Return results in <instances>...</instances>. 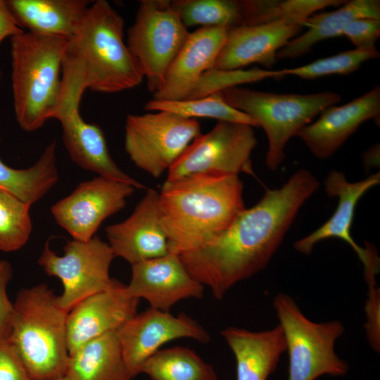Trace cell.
Returning a JSON list of instances; mask_svg holds the SVG:
<instances>
[{
    "label": "cell",
    "instance_id": "obj_34",
    "mask_svg": "<svg viewBox=\"0 0 380 380\" xmlns=\"http://www.w3.org/2000/svg\"><path fill=\"white\" fill-rule=\"evenodd\" d=\"M341 36L346 37L355 48L374 46L380 36V20L357 18L349 22L343 29Z\"/></svg>",
    "mask_w": 380,
    "mask_h": 380
},
{
    "label": "cell",
    "instance_id": "obj_29",
    "mask_svg": "<svg viewBox=\"0 0 380 380\" xmlns=\"http://www.w3.org/2000/svg\"><path fill=\"white\" fill-rule=\"evenodd\" d=\"M144 108L146 110L170 112L189 119L208 118L259 127L247 114L227 104L220 91L201 98L179 101L152 99L144 104Z\"/></svg>",
    "mask_w": 380,
    "mask_h": 380
},
{
    "label": "cell",
    "instance_id": "obj_39",
    "mask_svg": "<svg viewBox=\"0 0 380 380\" xmlns=\"http://www.w3.org/2000/svg\"><path fill=\"white\" fill-rule=\"evenodd\" d=\"M52 380H68V379L65 376L58 378V379H52Z\"/></svg>",
    "mask_w": 380,
    "mask_h": 380
},
{
    "label": "cell",
    "instance_id": "obj_24",
    "mask_svg": "<svg viewBox=\"0 0 380 380\" xmlns=\"http://www.w3.org/2000/svg\"><path fill=\"white\" fill-rule=\"evenodd\" d=\"M357 18L380 20V1H347L334 11L312 15L303 25L307 31L281 48L277 53V60L296 58L309 53L319 42L341 36L344 27Z\"/></svg>",
    "mask_w": 380,
    "mask_h": 380
},
{
    "label": "cell",
    "instance_id": "obj_22",
    "mask_svg": "<svg viewBox=\"0 0 380 380\" xmlns=\"http://www.w3.org/2000/svg\"><path fill=\"white\" fill-rule=\"evenodd\" d=\"M221 335L234 355L236 380H267L286 350L279 324L260 331L228 327Z\"/></svg>",
    "mask_w": 380,
    "mask_h": 380
},
{
    "label": "cell",
    "instance_id": "obj_5",
    "mask_svg": "<svg viewBox=\"0 0 380 380\" xmlns=\"http://www.w3.org/2000/svg\"><path fill=\"white\" fill-rule=\"evenodd\" d=\"M68 40L27 31L11 37L15 116L26 132L53 118L62 91V65Z\"/></svg>",
    "mask_w": 380,
    "mask_h": 380
},
{
    "label": "cell",
    "instance_id": "obj_4",
    "mask_svg": "<svg viewBox=\"0 0 380 380\" xmlns=\"http://www.w3.org/2000/svg\"><path fill=\"white\" fill-rule=\"evenodd\" d=\"M68 314L46 284L18 291L6 338L32 380L65 376L69 359Z\"/></svg>",
    "mask_w": 380,
    "mask_h": 380
},
{
    "label": "cell",
    "instance_id": "obj_32",
    "mask_svg": "<svg viewBox=\"0 0 380 380\" xmlns=\"http://www.w3.org/2000/svg\"><path fill=\"white\" fill-rule=\"evenodd\" d=\"M380 53L376 46L355 48L336 55L317 59L310 63L293 68L283 69L286 75L312 80L331 75H348L357 70L367 61L378 58Z\"/></svg>",
    "mask_w": 380,
    "mask_h": 380
},
{
    "label": "cell",
    "instance_id": "obj_3",
    "mask_svg": "<svg viewBox=\"0 0 380 380\" xmlns=\"http://www.w3.org/2000/svg\"><path fill=\"white\" fill-rule=\"evenodd\" d=\"M63 63L80 74L87 89L117 93L139 85L144 76L124 42V20L106 0L91 3L68 41Z\"/></svg>",
    "mask_w": 380,
    "mask_h": 380
},
{
    "label": "cell",
    "instance_id": "obj_26",
    "mask_svg": "<svg viewBox=\"0 0 380 380\" xmlns=\"http://www.w3.org/2000/svg\"><path fill=\"white\" fill-rule=\"evenodd\" d=\"M58 180L56 141L26 169L12 168L0 159V187L31 205L43 198Z\"/></svg>",
    "mask_w": 380,
    "mask_h": 380
},
{
    "label": "cell",
    "instance_id": "obj_40",
    "mask_svg": "<svg viewBox=\"0 0 380 380\" xmlns=\"http://www.w3.org/2000/svg\"><path fill=\"white\" fill-rule=\"evenodd\" d=\"M1 70H0V82H1Z\"/></svg>",
    "mask_w": 380,
    "mask_h": 380
},
{
    "label": "cell",
    "instance_id": "obj_10",
    "mask_svg": "<svg viewBox=\"0 0 380 380\" xmlns=\"http://www.w3.org/2000/svg\"><path fill=\"white\" fill-rule=\"evenodd\" d=\"M87 89L80 75L62 67V91L53 118L61 124L64 145L72 160L79 167L100 177L141 189L146 186L124 172L111 158L103 132L94 123L83 120L80 104Z\"/></svg>",
    "mask_w": 380,
    "mask_h": 380
},
{
    "label": "cell",
    "instance_id": "obj_11",
    "mask_svg": "<svg viewBox=\"0 0 380 380\" xmlns=\"http://www.w3.org/2000/svg\"><path fill=\"white\" fill-rule=\"evenodd\" d=\"M63 251V255H58L47 241L38 264L49 276L61 279L63 291L58 302L69 312L84 299L111 285L109 269L115 256L109 244L96 236L87 241H67Z\"/></svg>",
    "mask_w": 380,
    "mask_h": 380
},
{
    "label": "cell",
    "instance_id": "obj_33",
    "mask_svg": "<svg viewBox=\"0 0 380 380\" xmlns=\"http://www.w3.org/2000/svg\"><path fill=\"white\" fill-rule=\"evenodd\" d=\"M286 76L282 70H267L253 68L243 70H209L204 72L187 99L201 98L244 83L255 82L267 78Z\"/></svg>",
    "mask_w": 380,
    "mask_h": 380
},
{
    "label": "cell",
    "instance_id": "obj_37",
    "mask_svg": "<svg viewBox=\"0 0 380 380\" xmlns=\"http://www.w3.org/2000/svg\"><path fill=\"white\" fill-rule=\"evenodd\" d=\"M13 269L11 263L0 260V338H6L13 314V303L7 293V286L12 278Z\"/></svg>",
    "mask_w": 380,
    "mask_h": 380
},
{
    "label": "cell",
    "instance_id": "obj_14",
    "mask_svg": "<svg viewBox=\"0 0 380 380\" xmlns=\"http://www.w3.org/2000/svg\"><path fill=\"white\" fill-rule=\"evenodd\" d=\"M135 188L98 176L80 183L51 208L56 222L75 240L87 241L104 220L122 210Z\"/></svg>",
    "mask_w": 380,
    "mask_h": 380
},
{
    "label": "cell",
    "instance_id": "obj_19",
    "mask_svg": "<svg viewBox=\"0 0 380 380\" xmlns=\"http://www.w3.org/2000/svg\"><path fill=\"white\" fill-rule=\"evenodd\" d=\"M380 121V87L342 106H331L324 110L313 123L297 133L310 151L317 158L331 156L364 122Z\"/></svg>",
    "mask_w": 380,
    "mask_h": 380
},
{
    "label": "cell",
    "instance_id": "obj_17",
    "mask_svg": "<svg viewBox=\"0 0 380 380\" xmlns=\"http://www.w3.org/2000/svg\"><path fill=\"white\" fill-rule=\"evenodd\" d=\"M131 265L127 289L151 308L170 312L182 300L203 297L204 286L189 274L178 254L170 252Z\"/></svg>",
    "mask_w": 380,
    "mask_h": 380
},
{
    "label": "cell",
    "instance_id": "obj_6",
    "mask_svg": "<svg viewBox=\"0 0 380 380\" xmlns=\"http://www.w3.org/2000/svg\"><path fill=\"white\" fill-rule=\"evenodd\" d=\"M220 93L227 104L247 114L264 129L268 140L265 164L272 170L283 162L289 139L316 115L341 100L338 94L329 91L277 94L234 86Z\"/></svg>",
    "mask_w": 380,
    "mask_h": 380
},
{
    "label": "cell",
    "instance_id": "obj_25",
    "mask_svg": "<svg viewBox=\"0 0 380 380\" xmlns=\"http://www.w3.org/2000/svg\"><path fill=\"white\" fill-rule=\"evenodd\" d=\"M68 380H131L116 331L91 340L69 355Z\"/></svg>",
    "mask_w": 380,
    "mask_h": 380
},
{
    "label": "cell",
    "instance_id": "obj_38",
    "mask_svg": "<svg viewBox=\"0 0 380 380\" xmlns=\"http://www.w3.org/2000/svg\"><path fill=\"white\" fill-rule=\"evenodd\" d=\"M23 32L9 10L6 1L0 0V44L6 38Z\"/></svg>",
    "mask_w": 380,
    "mask_h": 380
},
{
    "label": "cell",
    "instance_id": "obj_9",
    "mask_svg": "<svg viewBox=\"0 0 380 380\" xmlns=\"http://www.w3.org/2000/svg\"><path fill=\"white\" fill-rule=\"evenodd\" d=\"M201 134L195 119L172 113L129 114L125 120V148L137 167L158 178Z\"/></svg>",
    "mask_w": 380,
    "mask_h": 380
},
{
    "label": "cell",
    "instance_id": "obj_1",
    "mask_svg": "<svg viewBox=\"0 0 380 380\" xmlns=\"http://www.w3.org/2000/svg\"><path fill=\"white\" fill-rule=\"evenodd\" d=\"M319 186L311 172L300 170L280 188L267 189L213 241L179 255L184 267L216 299H222L235 284L265 268L299 209Z\"/></svg>",
    "mask_w": 380,
    "mask_h": 380
},
{
    "label": "cell",
    "instance_id": "obj_31",
    "mask_svg": "<svg viewBox=\"0 0 380 380\" xmlns=\"http://www.w3.org/2000/svg\"><path fill=\"white\" fill-rule=\"evenodd\" d=\"M30 206L0 187V251H15L27 242L32 229Z\"/></svg>",
    "mask_w": 380,
    "mask_h": 380
},
{
    "label": "cell",
    "instance_id": "obj_23",
    "mask_svg": "<svg viewBox=\"0 0 380 380\" xmlns=\"http://www.w3.org/2000/svg\"><path fill=\"white\" fill-rule=\"evenodd\" d=\"M18 25L27 32L69 40L91 4L87 0H6Z\"/></svg>",
    "mask_w": 380,
    "mask_h": 380
},
{
    "label": "cell",
    "instance_id": "obj_8",
    "mask_svg": "<svg viewBox=\"0 0 380 380\" xmlns=\"http://www.w3.org/2000/svg\"><path fill=\"white\" fill-rule=\"evenodd\" d=\"M189 33L170 1H139L134 22L127 30V46L138 62L151 93L163 84L169 67Z\"/></svg>",
    "mask_w": 380,
    "mask_h": 380
},
{
    "label": "cell",
    "instance_id": "obj_13",
    "mask_svg": "<svg viewBox=\"0 0 380 380\" xmlns=\"http://www.w3.org/2000/svg\"><path fill=\"white\" fill-rule=\"evenodd\" d=\"M116 334L132 378L141 374L146 361L169 341L187 338L208 343L210 340L207 330L186 313L174 315L151 308L137 313Z\"/></svg>",
    "mask_w": 380,
    "mask_h": 380
},
{
    "label": "cell",
    "instance_id": "obj_7",
    "mask_svg": "<svg viewBox=\"0 0 380 380\" xmlns=\"http://www.w3.org/2000/svg\"><path fill=\"white\" fill-rule=\"evenodd\" d=\"M289 357L288 380H315L322 375L341 376L349 366L335 352L336 340L344 327L338 320L315 322L284 293L273 301Z\"/></svg>",
    "mask_w": 380,
    "mask_h": 380
},
{
    "label": "cell",
    "instance_id": "obj_12",
    "mask_svg": "<svg viewBox=\"0 0 380 380\" xmlns=\"http://www.w3.org/2000/svg\"><path fill=\"white\" fill-rule=\"evenodd\" d=\"M257 142L253 127L217 121L189 144L168 170L165 181L201 174L254 175L251 156Z\"/></svg>",
    "mask_w": 380,
    "mask_h": 380
},
{
    "label": "cell",
    "instance_id": "obj_27",
    "mask_svg": "<svg viewBox=\"0 0 380 380\" xmlns=\"http://www.w3.org/2000/svg\"><path fill=\"white\" fill-rule=\"evenodd\" d=\"M343 0H239L242 25L284 22L303 27L317 11L327 7H339Z\"/></svg>",
    "mask_w": 380,
    "mask_h": 380
},
{
    "label": "cell",
    "instance_id": "obj_2",
    "mask_svg": "<svg viewBox=\"0 0 380 380\" xmlns=\"http://www.w3.org/2000/svg\"><path fill=\"white\" fill-rule=\"evenodd\" d=\"M239 175L201 174L165 181L158 196L170 252L178 255L213 241L245 209Z\"/></svg>",
    "mask_w": 380,
    "mask_h": 380
},
{
    "label": "cell",
    "instance_id": "obj_35",
    "mask_svg": "<svg viewBox=\"0 0 380 380\" xmlns=\"http://www.w3.org/2000/svg\"><path fill=\"white\" fill-rule=\"evenodd\" d=\"M368 284V298L365 304L367 338L372 348L379 352L380 348V296L375 278L366 279Z\"/></svg>",
    "mask_w": 380,
    "mask_h": 380
},
{
    "label": "cell",
    "instance_id": "obj_16",
    "mask_svg": "<svg viewBox=\"0 0 380 380\" xmlns=\"http://www.w3.org/2000/svg\"><path fill=\"white\" fill-rule=\"evenodd\" d=\"M139 300L129 293L127 285L113 279L108 289L77 304L67 317L69 355L87 342L119 329L137 314Z\"/></svg>",
    "mask_w": 380,
    "mask_h": 380
},
{
    "label": "cell",
    "instance_id": "obj_20",
    "mask_svg": "<svg viewBox=\"0 0 380 380\" xmlns=\"http://www.w3.org/2000/svg\"><path fill=\"white\" fill-rule=\"evenodd\" d=\"M229 27H203L190 32L153 99H187L202 75L211 70L225 42Z\"/></svg>",
    "mask_w": 380,
    "mask_h": 380
},
{
    "label": "cell",
    "instance_id": "obj_28",
    "mask_svg": "<svg viewBox=\"0 0 380 380\" xmlns=\"http://www.w3.org/2000/svg\"><path fill=\"white\" fill-rule=\"evenodd\" d=\"M141 373L152 380H217L211 365L183 346L159 350L146 361Z\"/></svg>",
    "mask_w": 380,
    "mask_h": 380
},
{
    "label": "cell",
    "instance_id": "obj_36",
    "mask_svg": "<svg viewBox=\"0 0 380 380\" xmlns=\"http://www.w3.org/2000/svg\"><path fill=\"white\" fill-rule=\"evenodd\" d=\"M0 380H32L6 338H0Z\"/></svg>",
    "mask_w": 380,
    "mask_h": 380
},
{
    "label": "cell",
    "instance_id": "obj_21",
    "mask_svg": "<svg viewBox=\"0 0 380 380\" xmlns=\"http://www.w3.org/2000/svg\"><path fill=\"white\" fill-rule=\"evenodd\" d=\"M302 30L300 25L284 22L229 28L212 69L235 70L251 63L270 69L277 63V52Z\"/></svg>",
    "mask_w": 380,
    "mask_h": 380
},
{
    "label": "cell",
    "instance_id": "obj_15",
    "mask_svg": "<svg viewBox=\"0 0 380 380\" xmlns=\"http://www.w3.org/2000/svg\"><path fill=\"white\" fill-rule=\"evenodd\" d=\"M380 173L367 178L350 182L343 172L331 171L324 181V190L329 197H337V208L331 217L320 227L296 241L294 248L299 253L309 255L316 243L329 238H338L347 243L357 253L362 261L365 277L375 276L379 270V259L373 247L362 248L355 243L350 233L355 210L358 201L369 189L379 184Z\"/></svg>",
    "mask_w": 380,
    "mask_h": 380
},
{
    "label": "cell",
    "instance_id": "obj_18",
    "mask_svg": "<svg viewBox=\"0 0 380 380\" xmlns=\"http://www.w3.org/2000/svg\"><path fill=\"white\" fill-rule=\"evenodd\" d=\"M158 196L156 190L147 189L126 220L106 227L108 243L115 257L133 265L170 253L161 224Z\"/></svg>",
    "mask_w": 380,
    "mask_h": 380
},
{
    "label": "cell",
    "instance_id": "obj_30",
    "mask_svg": "<svg viewBox=\"0 0 380 380\" xmlns=\"http://www.w3.org/2000/svg\"><path fill=\"white\" fill-rule=\"evenodd\" d=\"M170 4L186 28L196 25L229 28L242 25L238 0H174L170 1Z\"/></svg>",
    "mask_w": 380,
    "mask_h": 380
}]
</instances>
